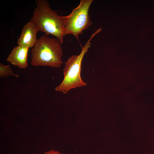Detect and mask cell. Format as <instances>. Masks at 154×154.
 I'll return each mask as SVG.
<instances>
[{"mask_svg":"<svg viewBox=\"0 0 154 154\" xmlns=\"http://www.w3.org/2000/svg\"><path fill=\"white\" fill-rule=\"evenodd\" d=\"M29 48L19 45L15 46L8 55L6 60L20 68H26L28 66L27 57Z\"/></svg>","mask_w":154,"mask_h":154,"instance_id":"8992f818","label":"cell"},{"mask_svg":"<svg viewBox=\"0 0 154 154\" xmlns=\"http://www.w3.org/2000/svg\"><path fill=\"white\" fill-rule=\"evenodd\" d=\"M14 76L16 78L19 76L18 74L15 73L11 66L9 65H4L0 63V76L2 78Z\"/></svg>","mask_w":154,"mask_h":154,"instance_id":"52a82bcc","label":"cell"},{"mask_svg":"<svg viewBox=\"0 0 154 154\" xmlns=\"http://www.w3.org/2000/svg\"><path fill=\"white\" fill-rule=\"evenodd\" d=\"M102 31V28H100L92 33L84 45L82 46L80 53L78 55L71 56L65 62L63 69V79L61 83L55 87V91L66 94L72 89L87 85L81 76L82 62L84 55L91 47L92 40Z\"/></svg>","mask_w":154,"mask_h":154,"instance_id":"3957f363","label":"cell"},{"mask_svg":"<svg viewBox=\"0 0 154 154\" xmlns=\"http://www.w3.org/2000/svg\"><path fill=\"white\" fill-rule=\"evenodd\" d=\"M93 0H81L68 15L62 16L64 25V36H74L78 41L79 36L92 25L89 11Z\"/></svg>","mask_w":154,"mask_h":154,"instance_id":"277c9868","label":"cell"},{"mask_svg":"<svg viewBox=\"0 0 154 154\" xmlns=\"http://www.w3.org/2000/svg\"><path fill=\"white\" fill-rule=\"evenodd\" d=\"M38 31L34 23L30 20L22 28L17 40L18 45L33 48L37 40L36 36Z\"/></svg>","mask_w":154,"mask_h":154,"instance_id":"5b68a950","label":"cell"},{"mask_svg":"<svg viewBox=\"0 0 154 154\" xmlns=\"http://www.w3.org/2000/svg\"><path fill=\"white\" fill-rule=\"evenodd\" d=\"M44 154H62L59 152L53 150H51L47 151H46Z\"/></svg>","mask_w":154,"mask_h":154,"instance_id":"ba28073f","label":"cell"},{"mask_svg":"<svg viewBox=\"0 0 154 154\" xmlns=\"http://www.w3.org/2000/svg\"><path fill=\"white\" fill-rule=\"evenodd\" d=\"M36 6L30 20L34 23L38 31L54 36L61 44L64 42V25L62 16L50 7L46 0H37Z\"/></svg>","mask_w":154,"mask_h":154,"instance_id":"6da1fadb","label":"cell"},{"mask_svg":"<svg viewBox=\"0 0 154 154\" xmlns=\"http://www.w3.org/2000/svg\"><path fill=\"white\" fill-rule=\"evenodd\" d=\"M59 40L45 34L41 36L32 48L31 65L34 66H48L59 68L63 62L62 49Z\"/></svg>","mask_w":154,"mask_h":154,"instance_id":"7a4b0ae2","label":"cell"}]
</instances>
